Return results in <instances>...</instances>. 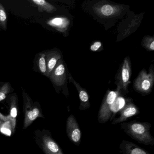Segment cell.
Returning a JSON list of instances; mask_svg holds the SVG:
<instances>
[{
	"label": "cell",
	"mask_w": 154,
	"mask_h": 154,
	"mask_svg": "<svg viewBox=\"0 0 154 154\" xmlns=\"http://www.w3.org/2000/svg\"><path fill=\"white\" fill-rule=\"evenodd\" d=\"M125 133L140 143L153 146L154 138L150 134L151 124L147 122L132 121L121 124Z\"/></svg>",
	"instance_id": "1"
},
{
	"label": "cell",
	"mask_w": 154,
	"mask_h": 154,
	"mask_svg": "<svg viewBox=\"0 0 154 154\" xmlns=\"http://www.w3.org/2000/svg\"><path fill=\"white\" fill-rule=\"evenodd\" d=\"M34 135L36 143L45 154H64L48 130L45 128L42 130H36L34 131Z\"/></svg>",
	"instance_id": "2"
},
{
	"label": "cell",
	"mask_w": 154,
	"mask_h": 154,
	"mask_svg": "<svg viewBox=\"0 0 154 154\" xmlns=\"http://www.w3.org/2000/svg\"><path fill=\"white\" fill-rule=\"evenodd\" d=\"M23 112L24 114L23 129H26L38 118L45 119L40 103L34 102L29 95L23 91Z\"/></svg>",
	"instance_id": "3"
},
{
	"label": "cell",
	"mask_w": 154,
	"mask_h": 154,
	"mask_svg": "<svg viewBox=\"0 0 154 154\" xmlns=\"http://www.w3.org/2000/svg\"><path fill=\"white\" fill-rule=\"evenodd\" d=\"M154 82V72L153 65H151L148 73L144 69L140 71L134 81L133 86L137 91L147 94L151 92Z\"/></svg>",
	"instance_id": "4"
},
{
	"label": "cell",
	"mask_w": 154,
	"mask_h": 154,
	"mask_svg": "<svg viewBox=\"0 0 154 154\" xmlns=\"http://www.w3.org/2000/svg\"><path fill=\"white\" fill-rule=\"evenodd\" d=\"M120 94V91H109L103 99L98 114V121L104 123L109 119L112 114V105Z\"/></svg>",
	"instance_id": "5"
},
{
	"label": "cell",
	"mask_w": 154,
	"mask_h": 154,
	"mask_svg": "<svg viewBox=\"0 0 154 154\" xmlns=\"http://www.w3.org/2000/svg\"><path fill=\"white\" fill-rule=\"evenodd\" d=\"M93 10L95 14L101 18H110L120 15L123 8L119 5L108 3H97L94 6Z\"/></svg>",
	"instance_id": "6"
},
{
	"label": "cell",
	"mask_w": 154,
	"mask_h": 154,
	"mask_svg": "<svg viewBox=\"0 0 154 154\" xmlns=\"http://www.w3.org/2000/svg\"><path fill=\"white\" fill-rule=\"evenodd\" d=\"M131 75V64L129 57H127L124 59L118 76V87L117 90L119 91L127 90L128 85L130 83Z\"/></svg>",
	"instance_id": "7"
},
{
	"label": "cell",
	"mask_w": 154,
	"mask_h": 154,
	"mask_svg": "<svg viewBox=\"0 0 154 154\" xmlns=\"http://www.w3.org/2000/svg\"><path fill=\"white\" fill-rule=\"evenodd\" d=\"M66 132L69 139L73 143L78 146L81 142V130L75 117L71 115L66 121Z\"/></svg>",
	"instance_id": "8"
},
{
	"label": "cell",
	"mask_w": 154,
	"mask_h": 154,
	"mask_svg": "<svg viewBox=\"0 0 154 154\" xmlns=\"http://www.w3.org/2000/svg\"><path fill=\"white\" fill-rule=\"evenodd\" d=\"M51 81L57 86H62L64 85L66 81V70L63 62L60 59L57 62L50 76Z\"/></svg>",
	"instance_id": "9"
},
{
	"label": "cell",
	"mask_w": 154,
	"mask_h": 154,
	"mask_svg": "<svg viewBox=\"0 0 154 154\" xmlns=\"http://www.w3.org/2000/svg\"><path fill=\"white\" fill-rule=\"evenodd\" d=\"M137 107L132 103H128L121 110L120 116L118 118L113 119L112 124L115 125L125 121L127 119L138 114Z\"/></svg>",
	"instance_id": "10"
},
{
	"label": "cell",
	"mask_w": 154,
	"mask_h": 154,
	"mask_svg": "<svg viewBox=\"0 0 154 154\" xmlns=\"http://www.w3.org/2000/svg\"><path fill=\"white\" fill-rule=\"evenodd\" d=\"M18 100L16 94H12L10 98V112L8 115L9 120L11 122L12 128V133L16 131L17 119L18 112Z\"/></svg>",
	"instance_id": "11"
},
{
	"label": "cell",
	"mask_w": 154,
	"mask_h": 154,
	"mask_svg": "<svg viewBox=\"0 0 154 154\" xmlns=\"http://www.w3.org/2000/svg\"><path fill=\"white\" fill-rule=\"evenodd\" d=\"M69 82H72L75 86L79 93L80 100V109L81 110H84L89 109L91 107V104L89 101V95L86 90L81 87L79 84L75 81L70 74H69Z\"/></svg>",
	"instance_id": "12"
},
{
	"label": "cell",
	"mask_w": 154,
	"mask_h": 154,
	"mask_svg": "<svg viewBox=\"0 0 154 154\" xmlns=\"http://www.w3.org/2000/svg\"><path fill=\"white\" fill-rule=\"evenodd\" d=\"M47 66V76L49 77L57 62L61 58V55L57 51H50L45 53Z\"/></svg>",
	"instance_id": "13"
},
{
	"label": "cell",
	"mask_w": 154,
	"mask_h": 154,
	"mask_svg": "<svg viewBox=\"0 0 154 154\" xmlns=\"http://www.w3.org/2000/svg\"><path fill=\"white\" fill-rule=\"evenodd\" d=\"M122 154H149L133 142L123 140L120 146Z\"/></svg>",
	"instance_id": "14"
},
{
	"label": "cell",
	"mask_w": 154,
	"mask_h": 154,
	"mask_svg": "<svg viewBox=\"0 0 154 154\" xmlns=\"http://www.w3.org/2000/svg\"><path fill=\"white\" fill-rule=\"evenodd\" d=\"M47 24L58 31L63 32L68 28L70 21L66 18L55 17L48 20Z\"/></svg>",
	"instance_id": "15"
},
{
	"label": "cell",
	"mask_w": 154,
	"mask_h": 154,
	"mask_svg": "<svg viewBox=\"0 0 154 154\" xmlns=\"http://www.w3.org/2000/svg\"><path fill=\"white\" fill-rule=\"evenodd\" d=\"M31 2L38 8L40 12L45 11L48 13H52L56 11V8L45 0H32Z\"/></svg>",
	"instance_id": "16"
},
{
	"label": "cell",
	"mask_w": 154,
	"mask_h": 154,
	"mask_svg": "<svg viewBox=\"0 0 154 154\" xmlns=\"http://www.w3.org/2000/svg\"><path fill=\"white\" fill-rule=\"evenodd\" d=\"M140 17L139 16H137L135 18L132 20L131 23L129 24L128 26H127V28L126 29V30L123 32L122 36L123 38L127 37V36L131 34L132 32V29H135L136 28V26H139V25L140 22Z\"/></svg>",
	"instance_id": "17"
},
{
	"label": "cell",
	"mask_w": 154,
	"mask_h": 154,
	"mask_svg": "<svg viewBox=\"0 0 154 154\" xmlns=\"http://www.w3.org/2000/svg\"><path fill=\"white\" fill-rule=\"evenodd\" d=\"M141 45L148 51L154 50V38L153 37L146 36L142 39Z\"/></svg>",
	"instance_id": "18"
},
{
	"label": "cell",
	"mask_w": 154,
	"mask_h": 154,
	"mask_svg": "<svg viewBox=\"0 0 154 154\" xmlns=\"http://www.w3.org/2000/svg\"><path fill=\"white\" fill-rule=\"evenodd\" d=\"M0 133H2L5 136L10 137L13 134L11 123L9 120L5 122L0 128Z\"/></svg>",
	"instance_id": "19"
},
{
	"label": "cell",
	"mask_w": 154,
	"mask_h": 154,
	"mask_svg": "<svg viewBox=\"0 0 154 154\" xmlns=\"http://www.w3.org/2000/svg\"><path fill=\"white\" fill-rule=\"evenodd\" d=\"M38 65L40 72L44 75L47 76V66L46 62L45 54H41L39 55L38 60Z\"/></svg>",
	"instance_id": "20"
},
{
	"label": "cell",
	"mask_w": 154,
	"mask_h": 154,
	"mask_svg": "<svg viewBox=\"0 0 154 154\" xmlns=\"http://www.w3.org/2000/svg\"><path fill=\"white\" fill-rule=\"evenodd\" d=\"M7 21L8 18L6 10L2 4L0 3V26L5 30L7 29Z\"/></svg>",
	"instance_id": "21"
},
{
	"label": "cell",
	"mask_w": 154,
	"mask_h": 154,
	"mask_svg": "<svg viewBox=\"0 0 154 154\" xmlns=\"http://www.w3.org/2000/svg\"><path fill=\"white\" fill-rule=\"evenodd\" d=\"M10 85L9 83H5L0 88V102L4 100L11 92Z\"/></svg>",
	"instance_id": "22"
},
{
	"label": "cell",
	"mask_w": 154,
	"mask_h": 154,
	"mask_svg": "<svg viewBox=\"0 0 154 154\" xmlns=\"http://www.w3.org/2000/svg\"><path fill=\"white\" fill-rule=\"evenodd\" d=\"M101 46V42H100V41H96L91 46L90 49L93 52H96L99 50Z\"/></svg>",
	"instance_id": "23"
},
{
	"label": "cell",
	"mask_w": 154,
	"mask_h": 154,
	"mask_svg": "<svg viewBox=\"0 0 154 154\" xmlns=\"http://www.w3.org/2000/svg\"><path fill=\"white\" fill-rule=\"evenodd\" d=\"M9 120L8 117V116H5L0 112V128L2 124L7 121Z\"/></svg>",
	"instance_id": "24"
}]
</instances>
